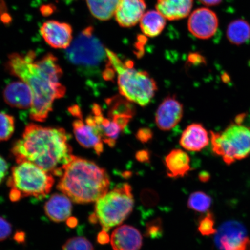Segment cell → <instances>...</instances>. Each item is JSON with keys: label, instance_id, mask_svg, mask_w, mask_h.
Returning a JSON list of instances; mask_svg holds the SVG:
<instances>
[{"label": "cell", "instance_id": "6da1fadb", "mask_svg": "<svg viewBox=\"0 0 250 250\" xmlns=\"http://www.w3.org/2000/svg\"><path fill=\"white\" fill-rule=\"evenodd\" d=\"M71 146L68 134L61 127H43L30 124L22 136L11 149L17 163L29 161L56 176H61L62 167L71 160Z\"/></svg>", "mask_w": 250, "mask_h": 250}, {"label": "cell", "instance_id": "7a4b0ae2", "mask_svg": "<svg viewBox=\"0 0 250 250\" xmlns=\"http://www.w3.org/2000/svg\"><path fill=\"white\" fill-rule=\"evenodd\" d=\"M36 56L34 51L26 54L13 53L8 56L5 67L12 76L20 78L29 86L33 97L30 118L42 123L52 111L55 100L63 98L66 89L62 83L51 82L40 71L34 62Z\"/></svg>", "mask_w": 250, "mask_h": 250}, {"label": "cell", "instance_id": "3957f363", "mask_svg": "<svg viewBox=\"0 0 250 250\" xmlns=\"http://www.w3.org/2000/svg\"><path fill=\"white\" fill-rule=\"evenodd\" d=\"M107 172L95 162L73 155L62 167L57 189L78 204L96 202L108 192Z\"/></svg>", "mask_w": 250, "mask_h": 250}, {"label": "cell", "instance_id": "277c9868", "mask_svg": "<svg viewBox=\"0 0 250 250\" xmlns=\"http://www.w3.org/2000/svg\"><path fill=\"white\" fill-rule=\"evenodd\" d=\"M109 64L117 74L118 89L127 101L146 107L154 98L158 86L147 72L137 70L132 61L124 62L113 52L107 49Z\"/></svg>", "mask_w": 250, "mask_h": 250}, {"label": "cell", "instance_id": "5b68a950", "mask_svg": "<svg viewBox=\"0 0 250 250\" xmlns=\"http://www.w3.org/2000/svg\"><path fill=\"white\" fill-rule=\"evenodd\" d=\"M54 183L51 174L32 162H19L12 167L7 180V186L11 188L9 198L12 202L26 197L42 199L49 194Z\"/></svg>", "mask_w": 250, "mask_h": 250}, {"label": "cell", "instance_id": "8992f818", "mask_svg": "<svg viewBox=\"0 0 250 250\" xmlns=\"http://www.w3.org/2000/svg\"><path fill=\"white\" fill-rule=\"evenodd\" d=\"M96 202L95 212L89 221L99 223L103 230L108 232L132 212L134 203L132 187L127 183L119 184Z\"/></svg>", "mask_w": 250, "mask_h": 250}, {"label": "cell", "instance_id": "52a82bcc", "mask_svg": "<svg viewBox=\"0 0 250 250\" xmlns=\"http://www.w3.org/2000/svg\"><path fill=\"white\" fill-rule=\"evenodd\" d=\"M245 117L237 116L223 132H210L212 151L228 165L250 156V127L242 124Z\"/></svg>", "mask_w": 250, "mask_h": 250}, {"label": "cell", "instance_id": "ba28073f", "mask_svg": "<svg viewBox=\"0 0 250 250\" xmlns=\"http://www.w3.org/2000/svg\"><path fill=\"white\" fill-rule=\"evenodd\" d=\"M65 50V58L70 63L86 73L97 71L107 61V48L95 35L92 27L81 31Z\"/></svg>", "mask_w": 250, "mask_h": 250}, {"label": "cell", "instance_id": "9c48e42d", "mask_svg": "<svg viewBox=\"0 0 250 250\" xmlns=\"http://www.w3.org/2000/svg\"><path fill=\"white\" fill-rule=\"evenodd\" d=\"M215 234V245L220 250H250V239L246 228L239 222H226Z\"/></svg>", "mask_w": 250, "mask_h": 250}, {"label": "cell", "instance_id": "30bf717a", "mask_svg": "<svg viewBox=\"0 0 250 250\" xmlns=\"http://www.w3.org/2000/svg\"><path fill=\"white\" fill-rule=\"evenodd\" d=\"M73 123V132L78 143L83 148L92 149L100 155L103 152L104 146L101 133L92 115L83 121V117H77Z\"/></svg>", "mask_w": 250, "mask_h": 250}, {"label": "cell", "instance_id": "8fae6325", "mask_svg": "<svg viewBox=\"0 0 250 250\" xmlns=\"http://www.w3.org/2000/svg\"><path fill=\"white\" fill-rule=\"evenodd\" d=\"M218 24L217 14L205 7L193 11L188 21L190 33L196 38L202 40H208L213 37L217 33Z\"/></svg>", "mask_w": 250, "mask_h": 250}, {"label": "cell", "instance_id": "7c38bea8", "mask_svg": "<svg viewBox=\"0 0 250 250\" xmlns=\"http://www.w3.org/2000/svg\"><path fill=\"white\" fill-rule=\"evenodd\" d=\"M71 25L57 21H48L40 28V33L45 42L52 48L66 49L73 41Z\"/></svg>", "mask_w": 250, "mask_h": 250}, {"label": "cell", "instance_id": "4fadbf2b", "mask_svg": "<svg viewBox=\"0 0 250 250\" xmlns=\"http://www.w3.org/2000/svg\"><path fill=\"white\" fill-rule=\"evenodd\" d=\"M184 107L176 97H167L159 105L155 123L159 129L168 131L177 126L183 117Z\"/></svg>", "mask_w": 250, "mask_h": 250}, {"label": "cell", "instance_id": "5bb4252c", "mask_svg": "<svg viewBox=\"0 0 250 250\" xmlns=\"http://www.w3.org/2000/svg\"><path fill=\"white\" fill-rule=\"evenodd\" d=\"M146 8L145 0H120L115 20L122 27H132L140 22Z\"/></svg>", "mask_w": 250, "mask_h": 250}, {"label": "cell", "instance_id": "9a60e30c", "mask_svg": "<svg viewBox=\"0 0 250 250\" xmlns=\"http://www.w3.org/2000/svg\"><path fill=\"white\" fill-rule=\"evenodd\" d=\"M3 97L7 104L18 109L31 108L33 102L32 92L22 81H15L5 87Z\"/></svg>", "mask_w": 250, "mask_h": 250}, {"label": "cell", "instance_id": "2e32d148", "mask_svg": "<svg viewBox=\"0 0 250 250\" xmlns=\"http://www.w3.org/2000/svg\"><path fill=\"white\" fill-rule=\"evenodd\" d=\"M110 241L114 250H139L142 246L143 238L136 228L124 225L114 230Z\"/></svg>", "mask_w": 250, "mask_h": 250}, {"label": "cell", "instance_id": "e0dca14e", "mask_svg": "<svg viewBox=\"0 0 250 250\" xmlns=\"http://www.w3.org/2000/svg\"><path fill=\"white\" fill-rule=\"evenodd\" d=\"M208 132L201 124L189 125L181 135L180 144L189 151H200L210 142Z\"/></svg>", "mask_w": 250, "mask_h": 250}, {"label": "cell", "instance_id": "ac0fdd59", "mask_svg": "<svg viewBox=\"0 0 250 250\" xmlns=\"http://www.w3.org/2000/svg\"><path fill=\"white\" fill-rule=\"evenodd\" d=\"M92 115L101 134L103 142L110 147H114L123 129L110 118L104 117L102 108L98 104H93Z\"/></svg>", "mask_w": 250, "mask_h": 250}, {"label": "cell", "instance_id": "d6986e66", "mask_svg": "<svg viewBox=\"0 0 250 250\" xmlns=\"http://www.w3.org/2000/svg\"><path fill=\"white\" fill-rule=\"evenodd\" d=\"M71 200L64 194L55 193L44 206L45 214L50 220L61 223L69 218L72 212Z\"/></svg>", "mask_w": 250, "mask_h": 250}, {"label": "cell", "instance_id": "ffe728a7", "mask_svg": "<svg viewBox=\"0 0 250 250\" xmlns=\"http://www.w3.org/2000/svg\"><path fill=\"white\" fill-rule=\"evenodd\" d=\"M193 0H157L156 8L168 21L182 20L191 12Z\"/></svg>", "mask_w": 250, "mask_h": 250}, {"label": "cell", "instance_id": "44dd1931", "mask_svg": "<svg viewBox=\"0 0 250 250\" xmlns=\"http://www.w3.org/2000/svg\"><path fill=\"white\" fill-rule=\"evenodd\" d=\"M168 176L172 178L185 176L190 170V158L183 150L175 149L165 159Z\"/></svg>", "mask_w": 250, "mask_h": 250}, {"label": "cell", "instance_id": "7402d4cb", "mask_svg": "<svg viewBox=\"0 0 250 250\" xmlns=\"http://www.w3.org/2000/svg\"><path fill=\"white\" fill-rule=\"evenodd\" d=\"M167 20L157 10L146 11L139 22L141 30L146 37L151 38L157 37L164 30Z\"/></svg>", "mask_w": 250, "mask_h": 250}, {"label": "cell", "instance_id": "603a6c76", "mask_svg": "<svg viewBox=\"0 0 250 250\" xmlns=\"http://www.w3.org/2000/svg\"><path fill=\"white\" fill-rule=\"evenodd\" d=\"M90 14L99 21H107L115 16L120 0H85Z\"/></svg>", "mask_w": 250, "mask_h": 250}, {"label": "cell", "instance_id": "cb8c5ba5", "mask_svg": "<svg viewBox=\"0 0 250 250\" xmlns=\"http://www.w3.org/2000/svg\"><path fill=\"white\" fill-rule=\"evenodd\" d=\"M36 66L52 83H61L62 70L58 62V59L52 54H47L42 59L34 61Z\"/></svg>", "mask_w": 250, "mask_h": 250}, {"label": "cell", "instance_id": "d4e9b609", "mask_svg": "<svg viewBox=\"0 0 250 250\" xmlns=\"http://www.w3.org/2000/svg\"><path fill=\"white\" fill-rule=\"evenodd\" d=\"M227 36L233 45L245 44L250 40V24L243 19L233 21L228 26Z\"/></svg>", "mask_w": 250, "mask_h": 250}, {"label": "cell", "instance_id": "484cf974", "mask_svg": "<svg viewBox=\"0 0 250 250\" xmlns=\"http://www.w3.org/2000/svg\"><path fill=\"white\" fill-rule=\"evenodd\" d=\"M107 102L109 107V118L132 120L134 115V108L126 99L116 97L109 99Z\"/></svg>", "mask_w": 250, "mask_h": 250}, {"label": "cell", "instance_id": "4316f807", "mask_svg": "<svg viewBox=\"0 0 250 250\" xmlns=\"http://www.w3.org/2000/svg\"><path fill=\"white\" fill-rule=\"evenodd\" d=\"M212 204L211 197L206 193L197 191L190 195L188 201V206L196 212H205L208 210Z\"/></svg>", "mask_w": 250, "mask_h": 250}, {"label": "cell", "instance_id": "83f0119b", "mask_svg": "<svg viewBox=\"0 0 250 250\" xmlns=\"http://www.w3.org/2000/svg\"><path fill=\"white\" fill-rule=\"evenodd\" d=\"M15 120L12 115L0 112V142L11 138L15 132Z\"/></svg>", "mask_w": 250, "mask_h": 250}, {"label": "cell", "instance_id": "f1b7e54d", "mask_svg": "<svg viewBox=\"0 0 250 250\" xmlns=\"http://www.w3.org/2000/svg\"><path fill=\"white\" fill-rule=\"evenodd\" d=\"M62 250H94L92 244L83 237H74L67 240Z\"/></svg>", "mask_w": 250, "mask_h": 250}, {"label": "cell", "instance_id": "f546056e", "mask_svg": "<svg viewBox=\"0 0 250 250\" xmlns=\"http://www.w3.org/2000/svg\"><path fill=\"white\" fill-rule=\"evenodd\" d=\"M198 230L203 236H209L213 235L217 232L215 228V221L213 215L210 212L201 219L199 222Z\"/></svg>", "mask_w": 250, "mask_h": 250}, {"label": "cell", "instance_id": "4dcf8cb0", "mask_svg": "<svg viewBox=\"0 0 250 250\" xmlns=\"http://www.w3.org/2000/svg\"><path fill=\"white\" fill-rule=\"evenodd\" d=\"M162 233V223L160 220L156 219L148 224L146 227V233L152 238H157Z\"/></svg>", "mask_w": 250, "mask_h": 250}, {"label": "cell", "instance_id": "1f68e13d", "mask_svg": "<svg viewBox=\"0 0 250 250\" xmlns=\"http://www.w3.org/2000/svg\"><path fill=\"white\" fill-rule=\"evenodd\" d=\"M12 233V226L5 218L0 217V242L7 239Z\"/></svg>", "mask_w": 250, "mask_h": 250}, {"label": "cell", "instance_id": "d6a6232c", "mask_svg": "<svg viewBox=\"0 0 250 250\" xmlns=\"http://www.w3.org/2000/svg\"><path fill=\"white\" fill-rule=\"evenodd\" d=\"M153 137V133L148 128H142L138 130L136 133L137 139L142 143H146L151 140Z\"/></svg>", "mask_w": 250, "mask_h": 250}, {"label": "cell", "instance_id": "836d02e7", "mask_svg": "<svg viewBox=\"0 0 250 250\" xmlns=\"http://www.w3.org/2000/svg\"><path fill=\"white\" fill-rule=\"evenodd\" d=\"M8 171V164L5 159L0 155V185L7 176Z\"/></svg>", "mask_w": 250, "mask_h": 250}, {"label": "cell", "instance_id": "e575fe53", "mask_svg": "<svg viewBox=\"0 0 250 250\" xmlns=\"http://www.w3.org/2000/svg\"><path fill=\"white\" fill-rule=\"evenodd\" d=\"M136 158L140 162H147L149 159V154L146 150H142L136 153Z\"/></svg>", "mask_w": 250, "mask_h": 250}, {"label": "cell", "instance_id": "d590c367", "mask_svg": "<svg viewBox=\"0 0 250 250\" xmlns=\"http://www.w3.org/2000/svg\"><path fill=\"white\" fill-rule=\"evenodd\" d=\"M109 241V237L107 232L103 230L101 232H100L98 236V242L101 244V245H105Z\"/></svg>", "mask_w": 250, "mask_h": 250}, {"label": "cell", "instance_id": "8d00e7d4", "mask_svg": "<svg viewBox=\"0 0 250 250\" xmlns=\"http://www.w3.org/2000/svg\"><path fill=\"white\" fill-rule=\"evenodd\" d=\"M201 4L207 7H213L220 4L223 0H198Z\"/></svg>", "mask_w": 250, "mask_h": 250}, {"label": "cell", "instance_id": "74e56055", "mask_svg": "<svg viewBox=\"0 0 250 250\" xmlns=\"http://www.w3.org/2000/svg\"><path fill=\"white\" fill-rule=\"evenodd\" d=\"M210 175L207 172H202L201 174H199V179L203 182H206L210 179Z\"/></svg>", "mask_w": 250, "mask_h": 250}, {"label": "cell", "instance_id": "f35d334b", "mask_svg": "<svg viewBox=\"0 0 250 250\" xmlns=\"http://www.w3.org/2000/svg\"><path fill=\"white\" fill-rule=\"evenodd\" d=\"M78 223V221L76 218L71 217L68 218L67 220V224L68 227L71 228H73L77 226Z\"/></svg>", "mask_w": 250, "mask_h": 250}, {"label": "cell", "instance_id": "ab89813d", "mask_svg": "<svg viewBox=\"0 0 250 250\" xmlns=\"http://www.w3.org/2000/svg\"><path fill=\"white\" fill-rule=\"evenodd\" d=\"M15 236L16 239H17V241L19 242L24 241L25 236L23 233H18Z\"/></svg>", "mask_w": 250, "mask_h": 250}]
</instances>
